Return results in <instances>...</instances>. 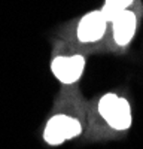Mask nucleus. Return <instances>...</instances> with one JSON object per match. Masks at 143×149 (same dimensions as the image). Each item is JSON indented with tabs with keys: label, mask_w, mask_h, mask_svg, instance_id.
I'll return each mask as SVG.
<instances>
[{
	"label": "nucleus",
	"mask_w": 143,
	"mask_h": 149,
	"mask_svg": "<svg viewBox=\"0 0 143 149\" xmlns=\"http://www.w3.org/2000/svg\"><path fill=\"white\" fill-rule=\"evenodd\" d=\"M97 109L100 116L106 121L107 125L116 131H125L133 124L130 102L113 93L104 94L99 100Z\"/></svg>",
	"instance_id": "1"
},
{
	"label": "nucleus",
	"mask_w": 143,
	"mask_h": 149,
	"mask_svg": "<svg viewBox=\"0 0 143 149\" xmlns=\"http://www.w3.org/2000/svg\"><path fill=\"white\" fill-rule=\"evenodd\" d=\"M82 133L79 119L66 113H57L48 119L43 130V140L49 146H60L66 140L76 139Z\"/></svg>",
	"instance_id": "2"
},
{
	"label": "nucleus",
	"mask_w": 143,
	"mask_h": 149,
	"mask_svg": "<svg viewBox=\"0 0 143 149\" xmlns=\"http://www.w3.org/2000/svg\"><path fill=\"white\" fill-rule=\"evenodd\" d=\"M87 67V58L82 54L57 55L51 63V72L58 82L72 85L78 82Z\"/></svg>",
	"instance_id": "3"
},
{
	"label": "nucleus",
	"mask_w": 143,
	"mask_h": 149,
	"mask_svg": "<svg viewBox=\"0 0 143 149\" xmlns=\"http://www.w3.org/2000/svg\"><path fill=\"white\" fill-rule=\"evenodd\" d=\"M107 18L100 9L90 10L83 15L76 27V37L81 43H95L101 40L107 30Z\"/></svg>",
	"instance_id": "4"
},
{
	"label": "nucleus",
	"mask_w": 143,
	"mask_h": 149,
	"mask_svg": "<svg viewBox=\"0 0 143 149\" xmlns=\"http://www.w3.org/2000/svg\"><path fill=\"white\" fill-rule=\"evenodd\" d=\"M112 24V36L118 46H127L134 39L137 30V17L131 9L122 12L110 21Z\"/></svg>",
	"instance_id": "5"
},
{
	"label": "nucleus",
	"mask_w": 143,
	"mask_h": 149,
	"mask_svg": "<svg viewBox=\"0 0 143 149\" xmlns=\"http://www.w3.org/2000/svg\"><path fill=\"white\" fill-rule=\"evenodd\" d=\"M133 3H134V0H104L100 10L103 12V15L107 18V21L110 22L113 18H116L118 15H121L122 12L131 9Z\"/></svg>",
	"instance_id": "6"
}]
</instances>
